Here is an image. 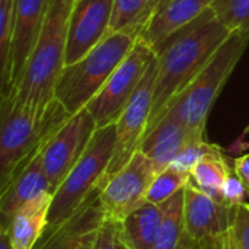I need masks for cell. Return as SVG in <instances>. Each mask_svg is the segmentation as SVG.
Listing matches in <instances>:
<instances>
[{
    "mask_svg": "<svg viewBox=\"0 0 249 249\" xmlns=\"http://www.w3.org/2000/svg\"><path fill=\"white\" fill-rule=\"evenodd\" d=\"M197 249H238V245H236L233 232L231 229L229 232H226L220 236L212 238V239L200 244Z\"/></svg>",
    "mask_w": 249,
    "mask_h": 249,
    "instance_id": "30",
    "label": "cell"
},
{
    "mask_svg": "<svg viewBox=\"0 0 249 249\" xmlns=\"http://www.w3.org/2000/svg\"><path fill=\"white\" fill-rule=\"evenodd\" d=\"M73 3L74 0L51 1L38 41L12 89L22 104L34 109L45 111L55 99L54 89L66 66L67 26Z\"/></svg>",
    "mask_w": 249,
    "mask_h": 249,
    "instance_id": "3",
    "label": "cell"
},
{
    "mask_svg": "<svg viewBox=\"0 0 249 249\" xmlns=\"http://www.w3.org/2000/svg\"><path fill=\"white\" fill-rule=\"evenodd\" d=\"M158 171L140 150L99 190V203L105 220L123 222L134 210L146 204L150 184Z\"/></svg>",
    "mask_w": 249,
    "mask_h": 249,
    "instance_id": "8",
    "label": "cell"
},
{
    "mask_svg": "<svg viewBox=\"0 0 249 249\" xmlns=\"http://www.w3.org/2000/svg\"><path fill=\"white\" fill-rule=\"evenodd\" d=\"M232 232L238 248L249 249V201L236 207Z\"/></svg>",
    "mask_w": 249,
    "mask_h": 249,
    "instance_id": "29",
    "label": "cell"
},
{
    "mask_svg": "<svg viewBox=\"0 0 249 249\" xmlns=\"http://www.w3.org/2000/svg\"><path fill=\"white\" fill-rule=\"evenodd\" d=\"M155 58L156 53L139 38L130 54L86 107L98 128L117 123Z\"/></svg>",
    "mask_w": 249,
    "mask_h": 249,
    "instance_id": "7",
    "label": "cell"
},
{
    "mask_svg": "<svg viewBox=\"0 0 249 249\" xmlns=\"http://www.w3.org/2000/svg\"><path fill=\"white\" fill-rule=\"evenodd\" d=\"M219 146L217 144H213V143H209L207 140H198V142H194L191 144H188L175 159L174 162L171 163L172 168L181 171V172H187V174H191V171L194 169V166L209 153L217 150Z\"/></svg>",
    "mask_w": 249,
    "mask_h": 249,
    "instance_id": "26",
    "label": "cell"
},
{
    "mask_svg": "<svg viewBox=\"0 0 249 249\" xmlns=\"http://www.w3.org/2000/svg\"><path fill=\"white\" fill-rule=\"evenodd\" d=\"M41 150L22 165L15 172L9 184L0 191V222H9V219L23 204L35 200L36 197L47 193L53 194L42 165Z\"/></svg>",
    "mask_w": 249,
    "mask_h": 249,
    "instance_id": "17",
    "label": "cell"
},
{
    "mask_svg": "<svg viewBox=\"0 0 249 249\" xmlns=\"http://www.w3.org/2000/svg\"><path fill=\"white\" fill-rule=\"evenodd\" d=\"M210 9L231 32H249V0H216Z\"/></svg>",
    "mask_w": 249,
    "mask_h": 249,
    "instance_id": "25",
    "label": "cell"
},
{
    "mask_svg": "<svg viewBox=\"0 0 249 249\" xmlns=\"http://www.w3.org/2000/svg\"><path fill=\"white\" fill-rule=\"evenodd\" d=\"M249 44V32L233 31L187 89L175 99L172 111L193 131L206 134L209 114Z\"/></svg>",
    "mask_w": 249,
    "mask_h": 249,
    "instance_id": "6",
    "label": "cell"
},
{
    "mask_svg": "<svg viewBox=\"0 0 249 249\" xmlns=\"http://www.w3.org/2000/svg\"><path fill=\"white\" fill-rule=\"evenodd\" d=\"M238 249H239V248H238Z\"/></svg>",
    "mask_w": 249,
    "mask_h": 249,
    "instance_id": "33",
    "label": "cell"
},
{
    "mask_svg": "<svg viewBox=\"0 0 249 249\" xmlns=\"http://www.w3.org/2000/svg\"><path fill=\"white\" fill-rule=\"evenodd\" d=\"M158 71V57L150 64L146 71L139 89L130 99L128 105L115 123V146L111 163L102 178L99 190L102 185L114 177L139 150L150 121L152 102H153V88Z\"/></svg>",
    "mask_w": 249,
    "mask_h": 249,
    "instance_id": "9",
    "label": "cell"
},
{
    "mask_svg": "<svg viewBox=\"0 0 249 249\" xmlns=\"http://www.w3.org/2000/svg\"><path fill=\"white\" fill-rule=\"evenodd\" d=\"M89 249H128L121 232V223L115 220H104Z\"/></svg>",
    "mask_w": 249,
    "mask_h": 249,
    "instance_id": "27",
    "label": "cell"
},
{
    "mask_svg": "<svg viewBox=\"0 0 249 249\" xmlns=\"http://www.w3.org/2000/svg\"><path fill=\"white\" fill-rule=\"evenodd\" d=\"M16 0H0V93L10 92V44Z\"/></svg>",
    "mask_w": 249,
    "mask_h": 249,
    "instance_id": "23",
    "label": "cell"
},
{
    "mask_svg": "<svg viewBox=\"0 0 249 249\" xmlns=\"http://www.w3.org/2000/svg\"><path fill=\"white\" fill-rule=\"evenodd\" d=\"M229 35L231 31L209 9L163 42L156 51L158 71L147 133L165 117L175 99L207 66Z\"/></svg>",
    "mask_w": 249,
    "mask_h": 249,
    "instance_id": "1",
    "label": "cell"
},
{
    "mask_svg": "<svg viewBox=\"0 0 249 249\" xmlns=\"http://www.w3.org/2000/svg\"><path fill=\"white\" fill-rule=\"evenodd\" d=\"M233 172L241 179L247 190V196L249 197V153L233 160Z\"/></svg>",
    "mask_w": 249,
    "mask_h": 249,
    "instance_id": "31",
    "label": "cell"
},
{
    "mask_svg": "<svg viewBox=\"0 0 249 249\" xmlns=\"http://www.w3.org/2000/svg\"><path fill=\"white\" fill-rule=\"evenodd\" d=\"M114 146L115 124L101 127L95 131L79 162L53 194L48 228L42 238L54 233L99 190L102 178L111 163Z\"/></svg>",
    "mask_w": 249,
    "mask_h": 249,
    "instance_id": "5",
    "label": "cell"
},
{
    "mask_svg": "<svg viewBox=\"0 0 249 249\" xmlns=\"http://www.w3.org/2000/svg\"><path fill=\"white\" fill-rule=\"evenodd\" d=\"M232 172L233 168L229 165L223 150L219 147L217 150L206 155L194 166L191 171V179L201 191L220 203L222 187Z\"/></svg>",
    "mask_w": 249,
    "mask_h": 249,
    "instance_id": "22",
    "label": "cell"
},
{
    "mask_svg": "<svg viewBox=\"0 0 249 249\" xmlns=\"http://www.w3.org/2000/svg\"><path fill=\"white\" fill-rule=\"evenodd\" d=\"M104 220L98 190L54 233L39 239L34 249H89Z\"/></svg>",
    "mask_w": 249,
    "mask_h": 249,
    "instance_id": "16",
    "label": "cell"
},
{
    "mask_svg": "<svg viewBox=\"0 0 249 249\" xmlns=\"http://www.w3.org/2000/svg\"><path fill=\"white\" fill-rule=\"evenodd\" d=\"M198 140H206V134L193 131L172 111H168L156 127L146 134L139 150L152 160L159 174L169 168L188 144Z\"/></svg>",
    "mask_w": 249,
    "mask_h": 249,
    "instance_id": "14",
    "label": "cell"
},
{
    "mask_svg": "<svg viewBox=\"0 0 249 249\" xmlns=\"http://www.w3.org/2000/svg\"><path fill=\"white\" fill-rule=\"evenodd\" d=\"M162 0H114L109 34H128L140 38Z\"/></svg>",
    "mask_w": 249,
    "mask_h": 249,
    "instance_id": "20",
    "label": "cell"
},
{
    "mask_svg": "<svg viewBox=\"0 0 249 249\" xmlns=\"http://www.w3.org/2000/svg\"><path fill=\"white\" fill-rule=\"evenodd\" d=\"M191 182V174L181 172L172 166L159 172L149 187L146 201L152 204H163L175 194L182 191Z\"/></svg>",
    "mask_w": 249,
    "mask_h": 249,
    "instance_id": "24",
    "label": "cell"
},
{
    "mask_svg": "<svg viewBox=\"0 0 249 249\" xmlns=\"http://www.w3.org/2000/svg\"><path fill=\"white\" fill-rule=\"evenodd\" d=\"M0 249H12L10 244H9V238L4 229L0 228Z\"/></svg>",
    "mask_w": 249,
    "mask_h": 249,
    "instance_id": "32",
    "label": "cell"
},
{
    "mask_svg": "<svg viewBox=\"0 0 249 249\" xmlns=\"http://www.w3.org/2000/svg\"><path fill=\"white\" fill-rule=\"evenodd\" d=\"M162 206L146 203L121 223L123 239L128 249H155L162 222Z\"/></svg>",
    "mask_w": 249,
    "mask_h": 249,
    "instance_id": "19",
    "label": "cell"
},
{
    "mask_svg": "<svg viewBox=\"0 0 249 249\" xmlns=\"http://www.w3.org/2000/svg\"><path fill=\"white\" fill-rule=\"evenodd\" d=\"M114 0H74L67 26L66 66L83 58L107 35Z\"/></svg>",
    "mask_w": 249,
    "mask_h": 249,
    "instance_id": "11",
    "label": "cell"
},
{
    "mask_svg": "<svg viewBox=\"0 0 249 249\" xmlns=\"http://www.w3.org/2000/svg\"><path fill=\"white\" fill-rule=\"evenodd\" d=\"M53 0H16L10 44V90L19 82L42 31Z\"/></svg>",
    "mask_w": 249,
    "mask_h": 249,
    "instance_id": "13",
    "label": "cell"
},
{
    "mask_svg": "<svg viewBox=\"0 0 249 249\" xmlns=\"http://www.w3.org/2000/svg\"><path fill=\"white\" fill-rule=\"evenodd\" d=\"M98 125L88 108L70 115L41 150L42 165L54 194L90 143Z\"/></svg>",
    "mask_w": 249,
    "mask_h": 249,
    "instance_id": "10",
    "label": "cell"
},
{
    "mask_svg": "<svg viewBox=\"0 0 249 249\" xmlns=\"http://www.w3.org/2000/svg\"><path fill=\"white\" fill-rule=\"evenodd\" d=\"M71 114L54 99L45 111L22 104L13 90L0 99V191Z\"/></svg>",
    "mask_w": 249,
    "mask_h": 249,
    "instance_id": "2",
    "label": "cell"
},
{
    "mask_svg": "<svg viewBox=\"0 0 249 249\" xmlns=\"http://www.w3.org/2000/svg\"><path fill=\"white\" fill-rule=\"evenodd\" d=\"M235 210L201 191L193 179L184 188L185 229L196 247L229 232L233 226Z\"/></svg>",
    "mask_w": 249,
    "mask_h": 249,
    "instance_id": "12",
    "label": "cell"
},
{
    "mask_svg": "<svg viewBox=\"0 0 249 249\" xmlns=\"http://www.w3.org/2000/svg\"><path fill=\"white\" fill-rule=\"evenodd\" d=\"M160 206L163 214L155 249H197L185 229L184 190Z\"/></svg>",
    "mask_w": 249,
    "mask_h": 249,
    "instance_id": "21",
    "label": "cell"
},
{
    "mask_svg": "<svg viewBox=\"0 0 249 249\" xmlns=\"http://www.w3.org/2000/svg\"><path fill=\"white\" fill-rule=\"evenodd\" d=\"M216 0H162L140 39L155 53L177 32L198 19Z\"/></svg>",
    "mask_w": 249,
    "mask_h": 249,
    "instance_id": "15",
    "label": "cell"
},
{
    "mask_svg": "<svg viewBox=\"0 0 249 249\" xmlns=\"http://www.w3.org/2000/svg\"><path fill=\"white\" fill-rule=\"evenodd\" d=\"M245 197H247V190H245L244 184L235 175V172H232L226 178V181L222 187L220 203L231 209H236L238 206H241L245 201Z\"/></svg>",
    "mask_w": 249,
    "mask_h": 249,
    "instance_id": "28",
    "label": "cell"
},
{
    "mask_svg": "<svg viewBox=\"0 0 249 249\" xmlns=\"http://www.w3.org/2000/svg\"><path fill=\"white\" fill-rule=\"evenodd\" d=\"M137 41L139 38L123 32L107 35L83 58L64 66L54 89V98L71 115L86 108Z\"/></svg>",
    "mask_w": 249,
    "mask_h": 249,
    "instance_id": "4",
    "label": "cell"
},
{
    "mask_svg": "<svg viewBox=\"0 0 249 249\" xmlns=\"http://www.w3.org/2000/svg\"><path fill=\"white\" fill-rule=\"evenodd\" d=\"M53 194L47 193L23 204L9 222H0L12 249H34L48 228Z\"/></svg>",
    "mask_w": 249,
    "mask_h": 249,
    "instance_id": "18",
    "label": "cell"
}]
</instances>
